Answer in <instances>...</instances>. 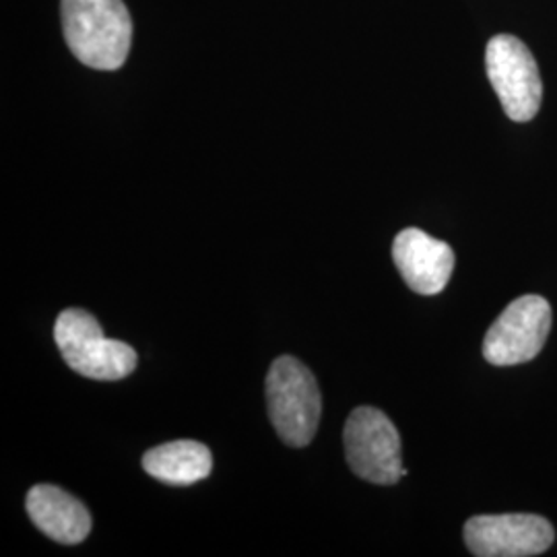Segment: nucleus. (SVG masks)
<instances>
[{"mask_svg": "<svg viewBox=\"0 0 557 557\" xmlns=\"http://www.w3.org/2000/svg\"><path fill=\"white\" fill-rule=\"evenodd\" d=\"M62 29L71 52L96 71H116L131 52L133 20L124 0H62Z\"/></svg>", "mask_w": 557, "mask_h": 557, "instance_id": "nucleus-1", "label": "nucleus"}, {"mask_svg": "<svg viewBox=\"0 0 557 557\" xmlns=\"http://www.w3.org/2000/svg\"><path fill=\"white\" fill-rule=\"evenodd\" d=\"M345 455L358 478L376 485H395L407 475L400 436L391 419L374 407H358L345 423Z\"/></svg>", "mask_w": 557, "mask_h": 557, "instance_id": "nucleus-4", "label": "nucleus"}, {"mask_svg": "<svg viewBox=\"0 0 557 557\" xmlns=\"http://www.w3.org/2000/svg\"><path fill=\"white\" fill-rule=\"evenodd\" d=\"M25 506L34 524L57 543L77 545L91 533L89 510L57 485H34L25 498Z\"/></svg>", "mask_w": 557, "mask_h": 557, "instance_id": "nucleus-9", "label": "nucleus"}, {"mask_svg": "<svg viewBox=\"0 0 557 557\" xmlns=\"http://www.w3.org/2000/svg\"><path fill=\"white\" fill-rule=\"evenodd\" d=\"M554 541L552 522L537 515H483L465 524V543L478 557L541 556Z\"/></svg>", "mask_w": 557, "mask_h": 557, "instance_id": "nucleus-7", "label": "nucleus"}, {"mask_svg": "<svg viewBox=\"0 0 557 557\" xmlns=\"http://www.w3.org/2000/svg\"><path fill=\"white\" fill-rule=\"evenodd\" d=\"M552 329V306L539 296L515 299L490 326L483 358L492 366H517L537 358Z\"/></svg>", "mask_w": 557, "mask_h": 557, "instance_id": "nucleus-6", "label": "nucleus"}, {"mask_svg": "<svg viewBox=\"0 0 557 557\" xmlns=\"http://www.w3.org/2000/svg\"><path fill=\"white\" fill-rule=\"evenodd\" d=\"M269 418L294 448L308 446L319 430L322 397L314 374L296 358L275 359L267 376Z\"/></svg>", "mask_w": 557, "mask_h": 557, "instance_id": "nucleus-2", "label": "nucleus"}, {"mask_svg": "<svg viewBox=\"0 0 557 557\" xmlns=\"http://www.w3.org/2000/svg\"><path fill=\"white\" fill-rule=\"evenodd\" d=\"M143 469L168 485H193L211 475L213 458L205 444L178 440L151 448L143 457Z\"/></svg>", "mask_w": 557, "mask_h": 557, "instance_id": "nucleus-10", "label": "nucleus"}, {"mask_svg": "<svg viewBox=\"0 0 557 557\" xmlns=\"http://www.w3.org/2000/svg\"><path fill=\"white\" fill-rule=\"evenodd\" d=\"M54 341L66 366L85 379L114 382L137 368L135 349L106 337L100 322L85 310H64L54 324Z\"/></svg>", "mask_w": 557, "mask_h": 557, "instance_id": "nucleus-3", "label": "nucleus"}, {"mask_svg": "<svg viewBox=\"0 0 557 557\" xmlns=\"http://www.w3.org/2000/svg\"><path fill=\"white\" fill-rule=\"evenodd\" d=\"M393 260L400 277L421 296L440 294L455 269L453 248L416 227L403 230L395 238Z\"/></svg>", "mask_w": 557, "mask_h": 557, "instance_id": "nucleus-8", "label": "nucleus"}, {"mask_svg": "<svg viewBox=\"0 0 557 557\" xmlns=\"http://www.w3.org/2000/svg\"><path fill=\"white\" fill-rule=\"evenodd\" d=\"M485 69L508 119L529 122L537 116L543 83L527 44L510 34L492 38L485 50Z\"/></svg>", "mask_w": 557, "mask_h": 557, "instance_id": "nucleus-5", "label": "nucleus"}]
</instances>
